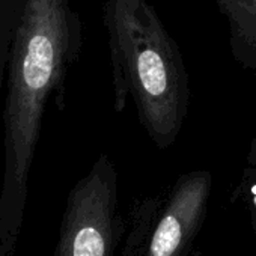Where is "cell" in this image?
I'll use <instances>...</instances> for the list:
<instances>
[{"label":"cell","instance_id":"1","mask_svg":"<svg viewBox=\"0 0 256 256\" xmlns=\"http://www.w3.org/2000/svg\"><path fill=\"white\" fill-rule=\"evenodd\" d=\"M78 47L68 0H24L11 48L5 107V176L0 196V256H16L28 180L44 108Z\"/></svg>","mask_w":256,"mask_h":256},{"label":"cell","instance_id":"2","mask_svg":"<svg viewBox=\"0 0 256 256\" xmlns=\"http://www.w3.org/2000/svg\"><path fill=\"white\" fill-rule=\"evenodd\" d=\"M116 110L132 95L142 125L164 150L175 144L188 108V76L182 54L146 0H107Z\"/></svg>","mask_w":256,"mask_h":256},{"label":"cell","instance_id":"3","mask_svg":"<svg viewBox=\"0 0 256 256\" xmlns=\"http://www.w3.org/2000/svg\"><path fill=\"white\" fill-rule=\"evenodd\" d=\"M116 204L118 175L102 154L68 196L56 256H113L124 235Z\"/></svg>","mask_w":256,"mask_h":256},{"label":"cell","instance_id":"4","mask_svg":"<svg viewBox=\"0 0 256 256\" xmlns=\"http://www.w3.org/2000/svg\"><path fill=\"white\" fill-rule=\"evenodd\" d=\"M212 178L206 170L182 175L152 224L145 256H187L206 216Z\"/></svg>","mask_w":256,"mask_h":256},{"label":"cell","instance_id":"5","mask_svg":"<svg viewBox=\"0 0 256 256\" xmlns=\"http://www.w3.org/2000/svg\"><path fill=\"white\" fill-rule=\"evenodd\" d=\"M218 6L229 23L235 59L256 72V0H224Z\"/></svg>","mask_w":256,"mask_h":256},{"label":"cell","instance_id":"6","mask_svg":"<svg viewBox=\"0 0 256 256\" xmlns=\"http://www.w3.org/2000/svg\"><path fill=\"white\" fill-rule=\"evenodd\" d=\"M160 199L140 202L130 214V228L125 235L120 256H145L152 224L160 211Z\"/></svg>","mask_w":256,"mask_h":256},{"label":"cell","instance_id":"7","mask_svg":"<svg viewBox=\"0 0 256 256\" xmlns=\"http://www.w3.org/2000/svg\"><path fill=\"white\" fill-rule=\"evenodd\" d=\"M252 222H253V229L256 232V188H253V194H252Z\"/></svg>","mask_w":256,"mask_h":256},{"label":"cell","instance_id":"8","mask_svg":"<svg viewBox=\"0 0 256 256\" xmlns=\"http://www.w3.org/2000/svg\"><path fill=\"white\" fill-rule=\"evenodd\" d=\"M187 256H205V254H204L200 250H196V252H194V250H192Z\"/></svg>","mask_w":256,"mask_h":256},{"label":"cell","instance_id":"9","mask_svg":"<svg viewBox=\"0 0 256 256\" xmlns=\"http://www.w3.org/2000/svg\"><path fill=\"white\" fill-rule=\"evenodd\" d=\"M250 160L256 164V146H253V151H252V156H250Z\"/></svg>","mask_w":256,"mask_h":256}]
</instances>
